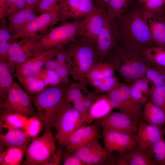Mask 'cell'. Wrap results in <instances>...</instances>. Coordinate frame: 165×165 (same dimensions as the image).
Segmentation results:
<instances>
[{
    "label": "cell",
    "instance_id": "obj_1",
    "mask_svg": "<svg viewBox=\"0 0 165 165\" xmlns=\"http://www.w3.org/2000/svg\"><path fill=\"white\" fill-rule=\"evenodd\" d=\"M110 23L117 44L139 50L156 46L147 24L146 13L137 0Z\"/></svg>",
    "mask_w": 165,
    "mask_h": 165
},
{
    "label": "cell",
    "instance_id": "obj_2",
    "mask_svg": "<svg viewBox=\"0 0 165 165\" xmlns=\"http://www.w3.org/2000/svg\"><path fill=\"white\" fill-rule=\"evenodd\" d=\"M105 61L113 64L120 78L128 84L145 75L147 69L152 65L140 50L117 44Z\"/></svg>",
    "mask_w": 165,
    "mask_h": 165
},
{
    "label": "cell",
    "instance_id": "obj_3",
    "mask_svg": "<svg viewBox=\"0 0 165 165\" xmlns=\"http://www.w3.org/2000/svg\"><path fill=\"white\" fill-rule=\"evenodd\" d=\"M68 86L62 83L49 86L32 96V101L44 132L50 131L66 104Z\"/></svg>",
    "mask_w": 165,
    "mask_h": 165
},
{
    "label": "cell",
    "instance_id": "obj_4",
    "mask_svg": "<svg viewBox=\"0 0 165 165\" xmlns=\"http://www.w3.org/2000/svg\"><path fill=\"white\" fill-rule=\"evenodd\" d=\"M71 59L70 75L73 79L85 82V77L92 67L101 61L96 43L89 38L78 36L76 40L63 47Z\"/></svg>",
    "mask_w": 165,
    "mask_h": 165
},
{
    "label": "cell",
    "instance_id": "obj_5",
    "mask_svg": "<svg viewBox=\"0 0 165 165\" xmlns=\"http://www.w3.org/2000/svg\"><path fill=\"white\" fill-rule=\"evenodd\" d=\"M83 18L71 21H63L59 25L50 29L33 46L34 56L55 48H60L75 41L78 36Z\"/></svg>",
    "mask_w": 165,
    "mask_h": 165
},
{
    "label": "cell",
    "instance_id": "obj_6",
    "mask_svg": "<svg viewBox=\"0 0 165 165\" xmlns=\"http://www.w3.org/2000/svg\"><path fill=\"white\" fill-rule=\"evenodd\" d=\"M56 139L50 131L35 138L27 147L24 165H47L56 150Z\"/></svg>",
    "mask_w": 165,
    "mask_h": 165
},
{
    "label": "cell",
    "instance_id": "obj_7",
    "mask_svg": "<svg viewBox=\"0 0 165 165\" xmlns=\"http://www.w3.org/2000/svg\"><path fill=\"white\" fill-rule=\"evenodd\" d=\"M113 108L131 117L138 124L142 120L143 106L133 100L129 85L120 82L115 88L106 94Z\"/></svg>",
    "mask_w": 165,
    "mask_h": 165
},
{
    "label": "cell",
    "instance_id": "obj_8",
    "mask_svg": "<svg viewBox=\"0 0 165 165\" xmlns=\"http://www.w3.org/2000/svg\"><path fill=\"white\" fill-rule=\"evenodd\" d=\"M18 84L13 82L9 90L5 102L1 103V112H12L27 116H35L32 97Z\"/></svg>",
    "mask_w": 165,
    "mask_h": 165
},
{
    "label": "cell",
    "instance_id": "obj_9",
    "mask_svg": "<svg viewBox=\"0 0 165 165\" xmlns=\"http://www.w3.org/2000/svg\"><path fill=\"white\" fill-rule=\"evenodd\" d=\"M83 124L82 116L70 103L66 105L57 117L54 126L56 130L55 138L59 148L65 146L70 136Z\"/></svg>",
    "mask_w": 165,
    "mask_h": 165
},
{
    "label": "cell",
    "instance_id": "obj_10",
    "mask_svg": "<svg viewBox=\"0 0 165 165\" xmlns=\"http://www.w3.org/2000/svg\"><path fill=\"white\" fill-rule=\"evenodd\" d=\"M46 34H36L11 42L7 63L11 73L15 72L17 65L34 56L32 50L33 46Z\"/></svg>",
    "mask_w": 165,
    "mask_h": 165
},
{
    "label": "cell",
    "instance_id": "obj_11",
    "mask_svg": "<svg viewBox=\"0 0 165 165\" xmlns=\"http://www.w3.org/2000/svg\"><path fill=\"white\" fill-rule=\"evenodd\" d=\"M57 23L85 18L97 9L92 0H60L57 6Z\"/></svg>",
    "mask_w": 165,
    "mask_h": 165
},
{
    "label": "cell",
    "instance_id": "obj_12",
    "mask_svg": "<svg viewBox=\"0 0 165 165\" xmlns=\"http://www.w3.org/2000/svg\"><path fill=\"white\" fill-rule=\"evenodd\" d=\"M94 140L81 147L71 154L78 157L86 165H109L116 155L107 150L99 142Z\"/></svg>",
    "mask_w": 165,
    "mask_h": 165
},
{
    "label": "cell",
    "instance_id": "obj_13",
    "mask_svg": "<svg viewBox=\"0 0 165 165\" xmlns=\"http://www.w3.org/2000/svg\"><path fill=\"white\" fill-rule=\"evenodd\" d=\"M104 148L108 151L119 154L137 147L136 134H131L102 128Z\"/></svg>",
    "mask_w": 165,
    "mask_h": 165
},
{
    "label": "cell",
    "instance_id": "obj_14",
    "mask_svg": "<svg viewBox=\"0 0 165 165\" xmlns=\"http://www.w3.org/2000/svg\"><path fill=\"white\" fill-rule=\"evenodd\" d=\"M99 127L126 133L135 134L138 124L131 117L120 112L111 111L105 116L96 119Z\"/></svg>",
    "mask_w": 165,
    "mask_h": 165
},
{
    "label": "cell",
    "instance_id": "obj_15",
    "mask_svg": "<svg viewBox=\"0 0 165 165\" xmlns=\"http://www.w3.org/2000/svg\"><path fill=\"white\" fill-rule=\"evenodd\" d=\"M57 5L50 10L41 13L29 23L22 30L12 37V41L30 36L41 32L46 33L48 28L57 24Z\"/></svg>",
    "mask_w": 165,
    "mask_h": 165
},
{
    "label": "cell",
    "instance_id": "obj_16",
    "mask_svg": "<svg viewBox=\"0 0 165 165\" xmlns=\"http://www.w3.org/2000/svg\"><path fill=\"white\" fill-rule=\"evenodd\" d=\"M96 124L86 126L82 125L75 130L68 137L65 144L67 154L72 152L81 147L102 137L99 128Z\"/></svg>",
    "mask_w": 165,
    "mask_h": 165
},
{
    "label": "cell",
    "instance_id": "obj_17",
    "mask_svg": "<svg viewBox=\"0 0 165 165\" xmlns=\"http://www.w3.org/2000/svg\"><path fill=\"white\" fill-rule=\"evenodd\" d=\"M108 20L105 11L97 8L83 18L78 36L89 38L96 43L98 35Z\"/></svg>",
    "mask_w": 165,
    "mask_h": 165
},
{
    "label": "cell",
    "instance_id": "obj_18",
    "mask_svg": "<svg viewBox=\"0 0 165 165\" xmlns=\"http://www.w3.org/2000/svg\"><path fill=\"white\" fill-rule=\"evenodd\" d=\"M59 49H53L38 53L17 65L14 76L36 75L47 61L53 59Z\"/></svg>",
    "mask_w": 165,
    "mask_h": 165
},
{
    "label": "cell",
    "instance_id": "obj_19",
    "mask_svg": "<svg viewBox=\"0 0 165 165\" xmlns=\"http://www.w3.org/2000/svg\"><path fill=\"white\" fill-rule=\"evenodd\" d=\"M111 165H158L147 149L139 146L116 155Z\"/></svg>",
    "mask_w": 165,
    "mask_h": 165
},
{
    "label": "cell",
    "instance_id": "obj_20",
    "mask_svg": "<svg viewBox=\"0 0 165 165\" xmlns=\"http://www.w3.org/2000/svg\"><path fill=\"white\" fill-rule=\"evenodd\" d=\"M165 134L162 128L142 120L138 124L136 137L138 146L147 149L156 142L164 139Z\"/></svg>",
    "mask_w": 165,
    "mask_h": 165
},
{
    "label": "cell",
    "instance_id": "obj_21",
    "mask_svg": "<svg viewBox=\"0 0 165 165\" xmlns=\"http://www.w3.org/2000/svg\"><path fill=\"white\" fill-rule=\"evenodd\" d=\"M146 14L147 22L153 42L156 46L165 49V8L157 13Z\"/></svg>",
    "mask_w": 165,
    "mask_h": 165
},
{
    "label": "cell",
    "instance_id": "obj_22",
    "mask_svg": "<svg viewBox=\"0 0 165 165\" xmlns=\"http://www.w3.org/2000/svg\"><path fill=\"white\" fill-rule=\"evenodd\" d=\"M34 9L26 8L8 17L12 37L22 30L38 16Z\"/></svg>",
    "mask_w": 165,
    "mask_h": 165
},
{
    "label": "cell",
    "instance_id": "obj_23",
    "mask_svg": "<svg viewBox=\"0 0 165 165\" xmlns=\"http://www.w3.org/2000/svg\"><path fill=\"white\" fill-rule=\"evenodd\" d=\"M116 44L111 23L108 20L98 35L96 43L101 61L105 60Z\"/></svg>",
    "mask_w": 165,
    "mask_h": 165
},
{
    "label": "cell",
    "instance_id": "obj_24",
    "mask_svg": "<svg viewBox=\"0 0 165 165\" xmlns=\"http://www.w3.org/2000/svg\"><path fill=\"white\" fill-rule=\"evenodd\" d=\"M113 109L106 94H101L88 112L82 116L83 123L89 124L94 120L105 116Z\"/></svg>",
    "mask_w": 165,
    "mask_h": 165
},
{
    "label": "cell",
    "instance_id": "obj_25",
    "mask_svg": "<svg viewBox=\"0 0 165 165\" xmlns=\"http://www.w3.org/2000/svg\"><path fill=\"white\" fill-rule=\"evenodd\" d=\"M32 138L20 128L10 129L6 134H0V146L6 149L13 147L28 146Z\"/></svg>",
    "mask_w": 165,
    "mask_h": 165
},
{
    "label": "cell",
    "instance_id": "obj_26",
    "mask_svg": "<svg viewBox=\"0 0 165 165\" xmlns=\"http://www.w3.org/2000/svg\"><path fill=\"white\" fill-rule=\"evenodd\" d=\"M132 98L136 103L144 106L149 97L150 85L145 75L128 84Z\"/></svg>",
    "mask_w": 165,
    "mask_h": 165
},
{
    "label": "cell",
    "instance_id": "obj_27",
    "mask_svg": "<svg viewBox=\"0 0 165 165\" xmlns=\"http://www.w3.org/2000/svg\"><path fill=\"white\" fill-rule=\"evenodd\" d=\"M142 120L149 124L162 128L165 125V114L160 107L148 100L145 104Z\"/></svg>",
    "mask_w": 165,
    "mask_h": 165
},
{
    "label": "cell",
    "instance_id": "obj_28",
    "mask_svg": "<svg viewBox=\"0 0 165 165\" xmlns=\"http://www.w3.org/2000/svg\"><path fill=\"white\" fill-rule=\"evenodd\" d=\"M115 67L111 62L107 61H100L94 65L87 74L85 82L101 79L112 76L115 75Z\"/></svg>",
    "mask_w": 165,
    "mask_h": 165
},
{
    "label": "cell",
    "instance_id": "obj_29",
    "mask_svg": "<svg viewBox=\"0 0 165 165\" xmlns=\"http://www.w3.org/2000/svg\"><path fill=\"white\" fill-rule=\"evenodd\" d=\"M0 128L8 130L15 128L24 130L27 123V116L17 113L1 112Z\"/></svg>",
    "mask_w": 165,
    "mask_h": 165
},
{
    "label": "cell",
    "instance_id": "obj_30",
    "mask_svg": "<svg viewBox=\"0 0 165 165\" xmlns=\"http://www.w3.org/2000/svg\"><path fill=\"white\" fill-rule=\"evenodd\" d=\"M7 62L0 59V102L5 101L7 92L13 82Z\"/></svg>",
    "mask_w": 165,
    "mask_h": 165
},
{
    "label": "cell",
    "instance_id": "obj_31",
    "mask_svg": "<svg viewBox=\"0 0 165 165\" xmlns=\"http://www.w3.org/2000/svg\"><path fill=\"white\" fill-rule=\"evenodd\" d=\"M135 0H110L105 10L110 22L125 13Z\"/></svg>",
    "mask_w": 165,
    "mask_h": 165
},
{
    "label": "cell",
    "instance_id": "obj_32",
    "mask_svg": "<svg viewBox=\"0 0 165 165\" xmlns=\"http://www.w3.org/2000/svg\"><path fill=\"white\" fill-rule=\"evenodd\" d=\"M16 77L25 90L30 94H38L46 87L44 82L36 75L19 76Z\"/></svg>",
    "mask_w": 165,
    "mask_h": 165
},
{
    "label": "cell",
    "instance_id": "obj_33",
    "mask_svg": "<svg viewBox=\"0 0 165 165\" xmlns=\"http://www.w3.org/2000/svg\"><path fill=\"white\" fill-rule=\"evenodd\" d=\"M119 80L114 75L101 79L86 81L85 82L94 88L95 93L101 94L107 93L117 87L120 82Z\"/></svg>",
    "mask_w": 165,
    "mask_h": 165
},
{
    "label": "cell",
    "instance_id": "obj_34",
    "mask_svg": "<svg viewBox=\"0 0 165 165\" xmlns=\"http://www.w3.org/2000/svg\"><path fill=\"white\" fill-rule=\"evenodd\" d=\"M152 65L165 69V49L155 46L140 50Z\"/></svg>",
    "mask_w": 165,
    "mask_h": 165
},
{
    "label": "cell",
    "instance_id": "obj_35",
    "mask_svg": "<svg viewBox=\"0 0 165 165\" xmlns=\"http://www.w3.org/2000/svg\"><path fill=\"white\" fill-rule=\"evenodd\" d=\"M27 146L13 147L7 149L0 165H19L21 163Z\"/></svg>",
    "mask_w": 165,
    "mask_h": 165
},
{
    "label": "cell",
    "instance_id": "obj_36",
    "mask_svg": "<svg viewBox=\"0 0 165 165\" xmlns=\"http://www.w3.org/2000/svg\"><path fill=\"white\" fill-rule=\"evenodd\" d=\"M100 94L95 93L94 91L88 93L86 96L73 103L74 108L83 116L88 112Z\"/></svg>",
    "mask_w": 165,
    "mask_h": 165
},
{
    "label": "cell",
    "instance_id": "obj_37",
    "mask_svg": "<svg viewBox=\"0 0 165 165\" xmlns=\"http://www.w3.org/2000/svg\"><path fill=\"white\" fill-rule=\"evenodd\" d=\"M151 157L158 165H165V140H160L147 148Z\"/></svg>",
    "mask_w": 165,
    "mask_h": 165
},
{
    "label": "cell",
    "instance_id": "obj_38",
    "mask_svg": "<svg viewBox=\"0 0 165 165\" xmlns=\"http://www.w3.org/2000/svg\"><path fill=\"white\" fill-rule=\"evenodd\" d=\"M145 75L151 86L157 88L165 86V75L154 66L148 67L146 71Z\"/></svg>",
    "mask_w": 165,
    "mask_h": 165
},
{
    "label": "cell",
    "instance_id": "obj_39",
    "mask_svg": "<svg viewBox=\"0 0 165 165\" xmlns=\"http://www.w3.org/2000/svg\"><path fill=\"white\" fill-rule=\"evenodd\" d=\"M84 82H73L68 86L66 93V104L74 102L82 98L84 96L82 91L87 90Z\"/></svg>",
    "mask_w": 165,
    "mask_h": 165
},
{
    "label": "cell",
    "instance_id": "obj_40",
    "mask_svg": "<svg viewBox=\"0 0 165 165\" xmlns=\"http://www.w3.org/2000/svg\"><path fill=\"white\" fill-rule=\"evenodd\" d=\"M148 98L162 109L165 114V86L157 88L150 86ZM163 130L164 133L165 125Z\"/></svg>",
    "mask_w": 165,
    "mask_h": 165
},
{
    "label": "cell",
    "instance_id": "obj_41",
    "mask_svg": "<svg viewBox=\"0 0 165 165\" xmlns=\"http://www.w3.org/2000/svg\"><path fill=\"white\" fill-rule=\"evenodd\" d=\"M36 75L44 82L46 87L61 83L55 70L49 69L43 67Z\"/></svg>",
    "mask_w": 165,
    "mask_h": 165
},
{
    "label": "cell",
    "instance_id": "obj_42",
    "mask_svg": "<svg viewBox=\"0 0 165 165\" xmlns=\"http://www.w3.org/2000/svg\"><path fill=\"white\" fill-rule=\"evenodd\" d=\"M42 130L40 120L38 117L34 116L28 119L23 130L28 136L33 138L36 137Z\"/></svg>",
    "mask_w": 165,
    "mask_h": 165
},
{
    "label": "cell",
    "instance_id": "obj_43",
    "mask_svg": "<svg viewBox=\"0 0 165 165\" xmlns=\"http://www.w3.org/2000/svg\"><path fill=\"white\" fill-rule=\"evenodd\" d=\"M147 13L155 14L162 12L165 8V0H137Z\"/></svg>",
    "mask_w": 165,
    "mask_h": 165
},
{
    "label": "cell",
    "instance_id": "obj_44",
    "mask_svg": "<svg viewBox=\"0 0 165 165\" xmlns=\"http://www.w3.org/2000/svg\"><path fill=\"white\" fill-rule=\"evenodd\" d=\"M26 8V0H7L2 18H8Z\"/></svg>",
    "mask_w": 165,
    "mask_h": 165
},
{
    "label": "cell",
    "instance_id": "obj_45",
    "mask_svg": "<svg viewBox=\"0 0 165 165\" xmlns=\"http://www.w3.org/2000/svg\"><path fill=\"white\" fill-rule=\"evenodd\" d=\"M11 38L6 18L0 19V43L10 42Z\"/></svg>",
    "mask_w": 165,
    "mask_h": 165
},
{
    "label": "cell",
    "instance_id": "obj_46",
    "mask_svg": "<svg viewBox=\"0 0 165 165\" xmlns=\"http://www.w3.org/2000/svg\"><path fill=\"white\" fill-rule=\"evenodd\" d=\"M55 70L59 77L61 83L67 84L71 75L70 67L65 64H59Z\"/></svg>",
    "mask_w": 165,
    "mask_h": 165
},
{
    "label": "cell",
    "instance_id": "obj_47",
    "mask_svg": "<svg viewBox=\"0 0 165 165\" xmlns=\"http://www.w3.org/2000/svg\"><path fill=\"white\" fill-rule=\"evenodd\" d=\"M60 0H42L34 9L40 13L49 11L56 6Z\"/></svg>",
    "mask_w": 165,
    "mask_h": 165
},
{
    "label": "cell",
    "instance_id": "obj_48",
    "mask_svg": "<svg viewBox=\"0 0 165 165\" xmlns=\"http://www.w3.org/2000/svg\"><path fill=\"white\" fill-rule=\"evenodd\" d=\"M55 60L59 64H66L70 67L71 65V59L68 53L62 47L59 49L55 56Z\"/></svg>",
    "mask_w": 165,
    "mask_h": 165
},
{
    "label": "cell",
    "instance_id": "obj_49",
    "mask_svg": "<svg viewBox=\"0 0 165 165\" xmlns=\"http://www.w3.org/2000/svg\"><path fill=\"white\" fill-rule=\"evenodd\" d=\"M64 165H86V164L75 155L66 154L64 159Z\"/></svg>",
    "mask_w": 165,
    "mask_h": 165
},
{
    "label": "cell",
    "instance_id": "obj_50",
    "mask_svg": "<svg viewBox=\"0 0 165 165\" xmlns=\"http://www.w3.org/2000/svg\"><path fill=\"white\" fill-rule=\"evenodd\" d=\"M63 150V148H59L57 152H55L49 160L47 165H59Z\"/></svg>",
    "mask_w": 165,
    "mask_h": 165
},
{
    "label": "cell",
    "instance_id": "obj_51",
    "mask_svg": "<svg viewBox=\"0 0 165 165\" xmlns=\"http://www.w3.org/2000/svg\"><path fill=\"white\" fill-rule=\"evenodd\" d=\"M10 45V42L0 43V59L7 62Z\"/></svg>",
    "mask_w": 165,
    "mask_h": 165
},
{
    "label": "cell",
    "instance_id": "obj_52",
    "mask_svg": "<svg viewBox=\"0 0 165 165\" xmlns=\"http://www.w3.org/2000/svg\"><path fill=\"white\" fill-rule=\"evenodd\" d=\"M96 7L99 9H100L105 11L107 6L110 0H92Z\"/></svg>",
    "mask_w": 165,
    "mask_h": 165
},
{
    "label": "cell",
    "instance_id": "obj_53",
    "mask_svg": "<svg viewBox=\"0 0 165 165\" xmlns=\"http://www.w3.org/2000/svg\"><path fill=\"white\" fill-rule=\"evenodd\" d=\"M59 64V63L55 59H52L47 61L44 67L49 69L55 70Z\"/></svg>",
    "mask_w": 165,
    "mask_h": 165
},
{
    "label": "cell",
    "instance_id": "obj_54",
    "mask_svg": "<svg viewBox=\"0 0 165 165\" xmlns=\"http://www.w3.org/2000/svg\"><path fill=\"white\" fill-rule=\"evenodd\" d=\"M42 0H26V8L29 9H34L35 8Z\"/></svg>",
    "mask_w": 165,
    "mask_h": 165
},
{
    "label": "cell",
    "instance_id": "obj_55",
    "mask_svg": "<svg viewBox=\"0 0 165 165\" xmlns=\"http://www.w3.org/2000/svg\"><path fill=\"white\" fill-rule=\"evenodd\" d=\"M7 0H0V19L3 18Z\"/></svg>",
    "mask_w": 165,
    "mask_h": 165
},
{
    "label": "cell",
    "instance_id": "obj_56",
    "mask_svg": "<svg viewBox=\"0 0 165 165\" xmlns=\"http://www.w3.org/2000/svg\"><path fill=\"white\" fill-rule=\"evenodd\" d=\"M6 149L3 147L0 146V164L3 161L7 150Z\"/></svg>",
    "mask_w": 165,
    "mask_h": 165
},
{
    "label": "cell",
    "instance_id": "obj_57",
    "mask_svg": "<svg viewBox=\"0 0 165 165\" xmlns=\"http://www.w3.org/2000/svg\"><path fill=\"white\" fill-rule=\"evenodd\" d=\"M165 75V69L158 68Z\"/></svg>",
    "mask_w": 165,
    "mask_h": 165
},
{
    "label": "cell",
    "instance_id": "obj_58",
    "mask_svg": "<svg viewBox=\"0 0 165 165\" xmlns=\"http://www.w3.org/2000/svg\"><path fill=\"white\" fill-rule=\"evenodd\" d=\"M164 133H165V131H164Z\"/></svg>",
    "mask_w": 165,
    "mask_h": 165
}]
</instances>
